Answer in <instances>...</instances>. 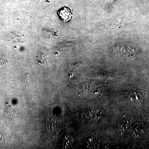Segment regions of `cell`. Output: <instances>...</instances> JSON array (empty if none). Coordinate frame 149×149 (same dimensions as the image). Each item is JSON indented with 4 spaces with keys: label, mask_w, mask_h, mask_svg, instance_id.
Masks as SVG:
<instances>
[{
    "label": "cell",
    "mask_w": 149,
    "mask_h": 149,
    "mask_svg": "<svg viewBox=\"0 0 149 149\" xmlns=\"http://www.w3.org/2000/svg\"><path fill=\"white\" fill-rule=\"evenodd\" d=\"M133 117L130 115L125 114L120 118L118 122V127L121 131L128 129L133 123Z\"/></svg>",
    "instance_id": "cell-1"
},
{
    "label": "cell",
    "mask_w": 149,
    "mask_h": 149,
    "mask_svg": "<svg viewBox=\"0 0 149 149\" xmlns=\"http://www.w3.org/2000/svg\"><path fill=\"white\" fill-rule=\"evenodd\" d=\"M146 126L143 123L137 122L131 126L130 131L132 134L136 137H139L145 131Z\"/></svg>",
    "instance_id": "cell-2"
},
{
    "label": "cell",
    "mask_w": 149,
    "mask_h": 149,
    "mask_svg": "<svg viewBox=\"0 0 149 149\" xmlns=\"http://www.w3.org/2000/svg\"><path fill=\"white\" fill-rule=\"evenodd\" d=\"M58 15L64 22L69 21L73 16L72 10L68 7H64L60 10Z\"/></svg>",
    "instance_id": "cell-3"
},
{
    "label": "cell",
    "mask_w": 149,
    "mask_h": 149,
    "mask_svg": "<svg viewBox=\"0 0 149 149\" xmlns=\"http://www.w3.org/2000/svg\"><path fill=\"white\" fill-rule=\"evenodd\" d=\"M128 98L130 101L134 104H141L143 101V97L140 92L132 91L128 93Z\"/></svg>",
    "instance_id": "cell-4"
},
{
    "label": "cell",
    "mask_w": 149,
    "mask_h": 149,
    "mask_svg": "<svg viewBox=\"0 0 149 149\" xmlns=\"http://www.w3.org/2000/svg\"><path fill=\"white\" fill-rule=\"evenodd\" d=\"M104 111L101 108L95 109L91 111L89 113L90 118L93 120H98L102 117Z\"/></svg>",
    "instance_id": "cell-5"
},
{
    "label": "cell",
    "mask_w": 149,
    "mask_h": 149,
    "mask_svg": "<svg viewBox=\"0 0 149 149\" xmlns=\"http://www.w3.org/2000/svg\"><path fill=\"white\" fill-rule=\"evenodd\" d=\"M5 65V63H3V61H0V72H1L3 68Z\"/></svg>",
    "instance_id": "cell-6"
}]
</instances>
